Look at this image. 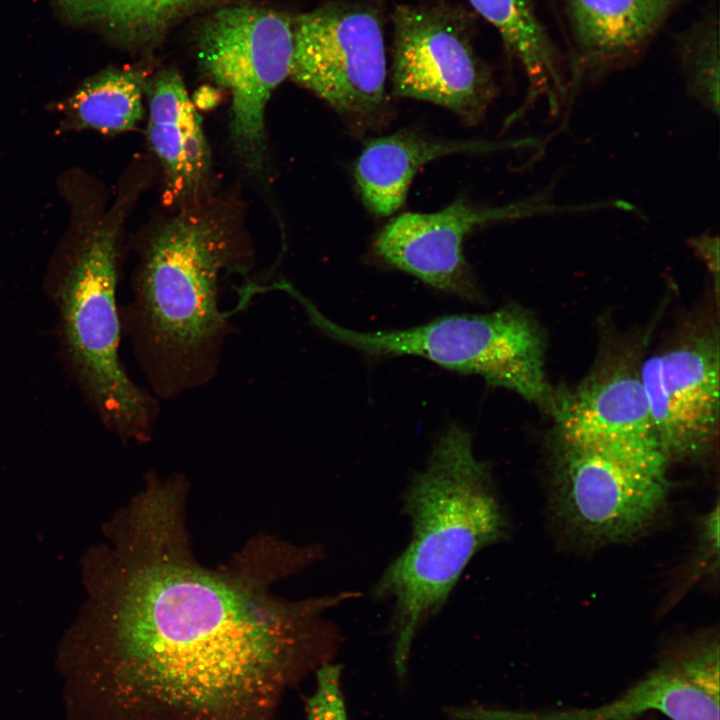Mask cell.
Returning a JSON list of instances; mask_svg holds the SVG:
<instances>
[{
	"label": "cell",
	"instance_id": "obj_20",
	"mask_svg": "<svg viewBox=\"0 0 720 720\" xmlns=\"http://www.w3.org/2000/svg\"><path fill=\"white\" fill-rule=\"evenodd\" d=\"M677 55L693 96L709 111H719V25L718 17L709 14L677 40Z\"/></svg>",
	"mask_w": 720,
	"mask_h": 720
},
{
	"label": "cell",
	"instance_id": "obj_3",
	"mask_svg": "<svg viewBox=\"0 0 720 720\" xmlns=\"http://www.w3.org/2000/svg\"><path fill=\"white\" fill-rule=\"evenodd\" d=\"M403 512L411 522V539L372 589L375 600L393 602L399 677L407 672L418 632L445 605L470 560L508 531L489 466L475 456L472 435L459 424L435 439L405 491Z\"/></svg>",
	"mask_w": 720,
	"mask_h": 720
},
{
	"label": "cell",
	"instance_id": "obj_6",
	"mask_svg": "<svg viewBox=\"0 0 720 720\" xmlns=\"http://www.w3.org/2000/svg\"><path fill=\"white\" fill-rule=\"evenodd\" d=\"M554 512L568 533L590 544L632 539L664 508L669 459L661 451L582 444L554 435Z\"/></svg>",
	"mask_w": 720,
	"mask_h": 720
},
{
	"label": "cell",
	"instance_id": "obj_11",
	"mask_svg": "<svg viewBox=\"0 0 720 720\" xmlns=\"http://www.w3.org/2000/svg\"><path fill=\"white\" fill-rule=\"evenodd\" d=\"M533 206L512 203L479 207L463 198L430 213L406 212L377 235L376 256L425 284L469 301L481 294L463 253L464 240L477 229L526 215Z\"/></svg>",
	"mask_w": 720,
	"mask_h": 720
},
{
	"label": "cell",
	"instance_id": "obj_22",
	"mask_svg": "<svg viewBox=\"0 0 720 720\" xmlns=\"http://www.w3.org/2000/svg\"><path fill=\"white\" fill-rule=\"evenodd\" d=\"M695 254L702 259L715 282L716 297L718 296L719 278V239L709 233L688 240Z\"/></svg>",
	"mask_w": 720,
	"mask_h": 720
},
{
	"label": "cell",
	"instance_id": "obj_19",
	"mask_svg": "<svg viewBox=\"0 0 720 720\" xmlns=\"http://www.w3.org/2000/svg\"><path fill=\"white\" fill-rule=\"evenodd\" d=\"M71 16L99 21L139 43H154L212 0H59Z\"/></svg>",
	"mask_w": 720,
	"mask_h": 720
},
{
	"label": "cell",
	"instance_id": "obj_8",
	"mask_svg": "<svg viewBox=\"0 0 720 720\" xmlns=\"http://www.w3.org/2000/svg\"><path fill=\"white\" fill-rule=\"evenodd\" d=\"M289 77L355 126L382 123L388 108L381 24L364 6L337 3L293 19Z\"/></svg>",
	"mask_w": 720,
	"mask_h": 720
},
{
	"label": "cell",
	"instance_id": "obj_17",
	"mask_svg": "<svg viewBox=\"0 0 720 720\" xmlns=\"http://www.w3.org/2000/svg\"><path fill=\"white\" fill-rule=\"evenodd\" d=\"M500 34L528 80L529 103L545 96L552 112L568 98L557 51L530 0H468Z\"/></svg>",
	"mask_w": 720,
	"mask_h": 720
},
{
	"label": "cell",
	"instance_id": "obj_7",
	"mask_svg": "<svg viewBox=\"0 0 720 720\" xmlns=\"http://www.w3.org/2000/svg\"><path fill=\"white\" fill-rule=\"evenodd\" d=\"M293 46V19L256 6L223 7L199 31V63L231 96L232 145L252 173L265 165V111L289 77Z\"/></svg>",
	"mask_w": 720,
	"mask_h": 720
},
{
	"label": "cell",
	"instance_id": "obj_14",
	"mask_svg": "<svg viewBox=\"0 0 720 720\" xmlns=\"http://www.w3.org/2000/svg\"><path fill=\"white\" fill-rule=\"evenodd\" d=\"M148 102L147 140L164 173L165 200L194 203L207 185L211 156L201 116L181 76L173 69L144 85Z\"/></svg>",
	"mask_w": 720,
	"mask_h": 720
},
{
	"label": "cell",
	"instance_id": "obj_4",
	"mask_svg": "<svg viewBox=\"0 0 720 720\" xmlns=\"http://www.w3.org/2000/svg\"><path fill=\"white\" fill-rule=\"evenodd\" d=\"M120 216L118 208L89 234L56 284L53 297L65 355L95 412L123 440L145 442L152 437L158 404L132 381L119 356Z\"/></svg>",
	"mask_w": 720,
	"mask_h": 720
},
{
	"label": "cell",
	"instance_id": "obj_5",
	"mask_svg": "<svg viewBox=\"0 0 720 720\" xmlns=\"http://www.w3.org/2000/svg\"><path fill=\"white\" fill-rule=\"evenodd\" d=\"M298 302L309 321L337 342L375 357L416 356L448 370L477 375L549 411L554 390L545 374L546 339L533 314L520 305L365 332L328 319L306 296Z\"/></svg>",
	"mask_w": 720,
	"mask_h": 720
},
{
	"label": "cell",
	"instance_id": "obj_12",
	"mask_svg": "<svg viewBox=\"0 0 720 720\" xmlns=\"http://www.w3.org/2000/svg\"><path fill=\"white\" fill-rule=\"evenodd\" d=\"M640 353L609 352L575 387L554 391V435L622 450L664 451L640 375ZM665 454V453H664Z\"/></svg>",
	"mask_w": 720,
	"mask_h": 720
},
{
	"label": "cell",
	"instance_id": "obj_18",
	"mask_svg": "<svg viewBox=\"0 0 720 720\" xmlns=\"http://www.w3.org/2000/svg\"><path fill=\"white\" fill-rule=\"evenodd\" d=\"M145 81L132 70L110 69L84 82L68 99L72 128L114 134L134 128L143 118Z\"/></svg>",
	"mask_w": 720,
	"mask_h": 720
},
{
	"label": "cell",
	"instance_id": "obj_1",
	"mask_svg": "<svg viewBox=\"0 0 720 720\" xmlns=\"http://www.w3.org/2000/svg\"><path fill=\"white\" fill-rule=\"evenodd\" d=\"M187 488L151 474L93 552L89 598L63 645L69 697L104 720H271L290 684L331 661L340 633L326 614L357 593L276 594L323 551L268 534L203 566Z\"/></svg>",
	"mask_w": 720,
	"mask_h": 720
},
{
	"label": "cell",
	"instance_id": "obj_21",
	"mask_svg": "<svg viewBox=\"0 0 720 720\" xmlns=\"http://www.w3.org/2000/svg\"><path fill=\"white\" fill-rule=\"evenodd\" d=\"M315 672L316 686L306 705V720H348L341 689V666L327 662Z\"/></svg>",
	"mask_w": 720,
	"mask_h": 720
},
{
	"label": "cell",
	"instance_id": "obj_15",
	"mask_svg": "<svg viewBox=\"0 0 720 720\" xmlns=\"http://www.w3.org/2000/svg\"><path fill=\"white\" fill-rule=\"evenodd\" d=\"M685 0H566L575 53L571 88L636 55Z\"/></svg>",
	"mask_w": 720,
	"mask_h": 720
},
{
	"label": "cell",
	"instance_id": "obj_16",
	"mask_svg": "<svg viewBox=\"0 0 720 720\" xmlns=\"http://www.w3.org/2000/svg\"><path fill=\"white\" fill-rule=\"evenodd\" d=\"M521 141L490 142L424 136L399 131L371 139L354 165V179L362 202L377 216L394 214L426 164L453 154H474L515 148Z\"/></svg>",
	"mask_w": 720,
	"mask_h": 720
},
{
	"label": "cell",
	"instance_id": "obj_13",
	"mask_svg": "<svg viewBox=\"0 0 720 720\" xmlns=\"http://www.w3.org/2000/svg\"><path fill=\"white\" fill-rule=\"evenodd\" d=\"M650 710L671 720H719L718 645L662 664L623 696L597 708L543 713L477 707L471 720H634Z\"/></svg>",
	"mask_w": 720,
	"mask_h": 720
},
{
	"label": "cell",
	"instance_id": "obj_10",
	"mask_svg": "<svg viewBox=\"0 0 720 720\" xmlns=\"http://www.w3.org/2000/svg\"><path fill=\"white\" fill-rule=\"evenodd\" d=\"M719 331L712 324L680 332L641 359L640 375L659 443L671 460L713 447L719 428Z\"/></svg>",
	"mask_w": 720,
	"mask_h": 720
},
{
	"label": "cell",
	"instance_id": "obj_2",
	"mask_svg": "<svg viewBox=\"0 0 720 720\" xmlns=\"http://www.w3.org/2000/svg\"><path fill=\"white\" fill-rule=\"evenodd\" d=\"M235 248L224 216L199 206L170 218L145 245L123 322L157 397L173 399L215 376L233 329L220 284L238 264Z\"/></svg>",
	"mask_w": 720,
	"mask_h": 720
},
{
	"label": "cell",
	"instance_id": "obj_9",
	"mask_svg": "<svg viewBox=\"0 0 720 720\" xmlns=\"http://www.w3.org/2000/svg\"><path fill=\"white\" fill-rule=\"evenodd\" d=\"M393 25L395 94L444 107L469 124L479 122L496 86L464 16L446 6L401 5Z\"/></svg>",
	"mask_w": 720,
	"mask_h": 720
}]
</instances>
